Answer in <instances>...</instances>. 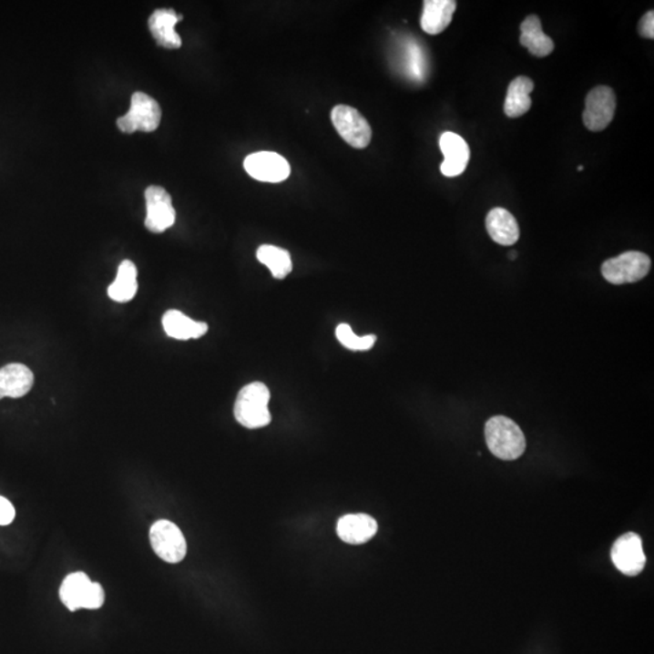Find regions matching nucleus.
<instances>
[{
	"instance_id": "obj_6",
	"label": "nucleus",
	"mask_w": 654,
	"mask_h": 654,
	"mask_svg": "<svg viewBox=\"0 0 654 654\" xmlns=\"http://www.w3.org/2000/svg\"><path fill=\"white\" fill-rule=\"evenodd\" d=\"M331 120L341 138L353 148L363 149L370 145L373 128L355 108L338 105L331 112Z\"/></svg>"
},
{
	"instance_id": "obj_26",
	"label": "nucleus",
	"mask_w": 654,
	"mask_h": 654,
	"mask_svg": "<svg viewBox=\"0 0 654 654\" xmlns=\"http://www.w3.org/2000/svg\"><path fill=\"white\" fill-rule=\"evenodd\" d=\"M516 256H517L516 251H510V252H509V259H510V260H516Z\"/></svg>"
},
{
	"instance_id": "obj_25",
	"label": "nucleus",
	"mask_w": 654,
	"mask_h": 654,
	"mask_svg": "<svg viewBox=\"0 0 654 654\" xmlns=\"http://www.w3.org/2000/svg\"><path fill=\"white\" fill-rule=\"evenodd\" d=\"M639 33L646 39L654 38V11H649L639 24Z\"/></svg>"
},
{
	"instance_id": "obj_14",
	"label": "nucleus",
	"mask_w": 654,
	"mask_h": 654,
	"mask_svg": "<svg viewBox=\"0 0 654 654\" xmlns=\"http://www.w3.org/2000/svg\"><path fill=\"white\" fill-rule=\"evenodd\" d=\"M182 18V15L176 14L172 9H159L150 15L148 26L158 46L171 50L181 47L182 39L175 31V26Z\"/></svg>"
},
{
	"instance_id": "obj_2",
	"label": "nucleus",
	"mask_w": 654,
	"mask_h": 654,
	"mask_svg": "<svg viewBox=\"0 0 654 654\" xmlns=\"http://www.w3.org/2000/svg\"><path fill=\"white\" fill-rule=\"evenodd\" d=\"M271 392L262 382L246 384L239 392L234 405V417L242 427L260 429L271 424V416L268 404Z\"/></svg>"
},
{
	"instance_id": "obj_5",
	"label": "nucleus",
	"mask_w": 654,
	"mask_h": 654,
	"mask_svg": "<svg viewBox=\"0 0 654 654\" xmlns=\"http://www.w3.org/2000/svg\"><path fill=\"white\" fill-rule=\"evenodd\" d=\"M161 121V109L153 97L145 93H135L131 98L130 110L118 119V128L125 134L136 131H156Z\"/></svg>"
},
{
	"instance_id": "obj_21",
	"label": "nucleus",
	"mask_w": 654,
	"mask_h": 654,
	"mask_svg": "<svg viewBox=\"0 0 654 654\" xmlns=\"http://www.w3.org/2000/svg\"><path fill=\"white\" fill-rule=\"evenodd\" d=\"M138 289V268L131 261L125 260L118 268L116 281L108 288L109 299L114 302L127 303L134 299Z\"/></svg>"
},
{
	"instance_id": "obj_15",
	"label": "nucleus",
	"mask_w": 654,
	"mask_h": 654,
	"mask_svg": "<svg viewBox=\"0 0 654 654\" xmlns=\"http://www.w3.org/2000/svg\"><path fill=\"white\" fill-rule=\"evenodd\" d=\"M35 374L22 363H9L0 369V399L22 398L31 391Z\"/></svg>"
},
{
	"instance_id": "obj_16",
	"label": "nucleus",
	"mask_w": 654,
	"mask_h": 654,
	"mask_svg": "<svg viewBox=\"0 0 654 654\" xmlns=\"http://www.w3.org/2000/svg\"><path fill=\"white\" fill-rule=\"evenodd\" d=\"M486 228L492 240L499 245L512 246L519 240V224L506 209H492L486 218Z\"/></svg>"
},
{
	"instance_id": "obj_11",
	"label": "nucleus",
	"mask_w": 654,
	"mask_h": 654,
	"mask_svg": "<svg viewBox=\"0 0 654 654\" xmlns=\"http://www.w3.org/2000/svg\"><path fill=\"white\" fill-rule=\"evenodd\" d=\"M613 564L624 575L634 577L642 572L646 565V557L642 549L640 536L628 532L615 542L612 547Z\"/></svg>"
},
{
	"instance_id": "obj_10",
	"label": "nucleus",
	"mask_w": 654,
	"mask_h": 654,
	"mask_svg": "<svg viewBox=\"0 0 654 654\" xmlns=\"http://www.w3.org/2000/svg\"><path fill=\"white\" fill-rule=\"evenodd\" d=\"M246 172L261 182L279 183L285 181L291 174L289 161L274 152L250 154L244 161Z\"/></svg>"
},
{
	"instance_id": "obj_12",
	"label": "nucleus",
	"mask_w": 654,
	"mask_h": 654,
	"mask_svg": "<svg viewBox=\"0 0 654 654\" xmlns=\"http://www.w3.org/2000/svg\"><path fill=\"white\" fill-rule=\"evenodd\" d=\"M440 149L445 160L441 164V172L446 178L462 175L468 167L470 149L468 143L455 132L446 131L441 135Z\"/></svg>"
},
{
	"instance_id": "obj_27",
	"label": "nucleus",
	"mask_w": 654,
	"mask_h": 654,
	"mask_svg": "<svg viewBox=\"0 0 654 654\" xmlns=\"http://www.w3.org/2000/svg\"><path fill=\"white\" fill-rule=\"evenodd\" d=\"M583 170H584L583 167H578V171H583Z\"/></svg>"
},
{
	"instance_id": "obj_23",
	"label": "nucleus",
	"mask_w": 654,
	"mask_h": 654,
	"mask_svg": "<svg viewBox=\"0 0 654 654\" xmlns=\"http://www.w3.org/2000/svg\"><path fill=\"white\" fill-rule=\"evenodd\" d=\"M336 337L340 343L349 351L363 352L369 351L376 343V336L374 334H367V336H356L353 332L352 327L348 324H341L337 326Z\"/></svg>"
},
{
	"instance_id": "obj_24",
	"label": "nucleus",
	"mask_w": 654,
	"mask_h": 654,
	"mask_svg": "<svg viewBox=\"0 0 654 654\" xmlns=\"http://www.w3.org/2000/svg\"><path fill=\"white\" fill-rule=\"evenodd\" d=\"M15 508L6 498L0 496V526H6L13 523L15 519Z\"/></svg>"
},
{
	"instance_id": "obj_13",
	"label": "nucleus",
	"mask_w": 654,
	"mask_h": 654,
	"mask_svg": "<svg viewBox=\"0 0 654 654\" xmlns=\"http://www.w3.org/2000/svg\"><path fill=\"white\" fill-rule=\"evenodd\" d=\"M337 535L344 543L352 546L363 545L376 536L377 521L366 514H348L337 523Z\"/></svg>"
},
{
	"instance_id": "obj_4",
	"label": "nucleus",
	"mask_w": 654,
	"mask_h": 654,
	"mask_svg": "<svg viewBox=\"0 0 654 654\" xmlns=\"http://www.w3.org/2000/svg\"><path fill=\"white\" fill-rule=\"evenodd\" d=\"M651 270V260L640 251H628L602 264L601 273L613 285L640 281Z\"/></svg>"
},
{
	"instance_id": "obj_7",
	"label": "nucleus",
	"mask_w": 654,
	"mask_h": 654,
	"mask_svg": "<svg viewBox=\"0 0 654 654\" xmlns=\"http://www.w3.org/2000/svg\"><path fill=\"white\" fill-rule=\"evenodd\" d=\"M154 553L169 564H179L187 554V542L182 531L169 520H159L149 530Z\"/></svg>"
},
{
	"instance_id": "obj_9",
	"label": "nucleus",
	"mask_w": 654,
	"mask_h": 654,
	"mask_svg": "<svg viewBox=\"0 0 654 654\" xmlns=\"http://www.w3.org/2000/svg\"><path fill=\"white\" fill-rule=\"evenodd\" d=\"M147 216L145 226L152 233H163L174 226L176 211L172 207L170 194L159 186H150L146 189Z\"/></svg>"
},
{
	"instance_id": "obj_20",
	"label": "nucleus",
	"mask_w": 654,
	"mask_h": 654,
	"mask_svg": "<svg viewBox=\"0 0 654 654\" xmlns=\"http://www.w3.org/2000/svg\"><path fill=\"white\" fill-rule=\"evenodd\" d=\"M535 83L527 77H517L508 87L505 102V113L509 118H519L526 114L532 106L531 93Z\"/></svg>"
},
{
	"instance_id": "obj_18",
	"label": "nucleus",
	"mask_w": 654,
	"mask_h": 654,
	"mask_svg": "<svg viewBox=\"0 0 654 654\" xmlns=\"http://www.w3.org/2000/svg\"><path fill=\"white\" fill-rule=\"evenodd\" d=\"M520 44L537 57H546L555 49L553 39L543 32L542 22L537 15H530L521 24Z\"/></svg>"
},
{
	"instance_id": "obj_22",
	"label": "nucleus",
	"mask_w": 654,
	"mask_h": 654,
	"mask_svg": "<svg viewBox=\"0 0 654 654\" xmlns=\"http://www.w3.org/2000/svg\"><path fill=\"white\" fill-rule=\"evenodd\" d=\"M257 260L271 271L275 279H284L292 271L289 251L274 245H262L257 250Z\"/></svg>"
},
{
	"instance_id": "obj_3",
	"label": "nucleus",
	"mask_w": 654,
	"mask_h": 654,
	"mask_svg": "<svg viewBox=\"0 0 654 654\" xmlns=\"http://www.w3.org/2000/svg\"><path fill=\"white\" fill-rule=\"evenodd\" d=\"M60 598L72 612L79 608L97 609L105 604V591L100 584L91 582L86 573L75 572L62 583Z\"/></svg>"
},
{
	"instance_id": "obj_8",
	"label": "nucleus",
	"mask_w": 654,
	"mask_h": 654,
	"mask_svg": "<svg viewBox=\"0 0 654 654\" xmlns=\"http://www.w3.org/2000/svg\"><path fill=\"white\" fill-rule=\"evenodd\" d=\"M616 106V95L611 87L604 86L595 87L586 98V108L583 113L584 125L590 131L605 130L615 117Z\"/></svg>"
},
{
	"instance_id": "obj_19",
	"label": "nucleus",
	"mask_w": 654,
	"mask_h": 654,
	"mask_svg": "<svg viewBox=\"0 0 654 654\" xmlns=\"http://www.w3.org/2000/svg\"><path fill=\"white\" fill-rule=\"evenodd\" d=\"M163 327L169 337L187 341L200 338L208 332L207 322H194L179 311H168L163 317Z\"/></svg>"
},
{
	"instance_id": "obj_17",
	"label": "nucleus",
	"mask_w": 654,
	"mask_h": 654,
	"mask_svg": "<svg viewBox=\"0 0 654 654\" xmlns=\"http://www.w3.org/2000/svg\"><path fill=\"white\" fill-rule=\"evenodd\" d=\"M457 3L454 0H425L421 27L427 35L436 36L450 26Z\"/></svg>"
},
{
	"instance_id": "obj_1",
	"label": "nucleus",
	"mask_w": 654,
	"mask_h": 654,
	"mask_svg": "<svg viewBox=\"0 0 654 654\" xmlns=\"http://www.w3.org/2000/svg\"><path fill=\"white\" fill-rule=\"evenodd\" d=\"M485 437L491 454L503 461H514L526 450V439L516 422L495 416L485 425Z\"/></svg>"
}]
</instances>
